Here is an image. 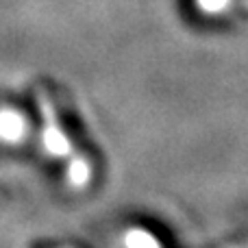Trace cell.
<instances>
[{"label": "cell", "instance_id": "obj_1", "mask_svg": "<svg viewBox=\"0 0 248 248\" xmlns=\"http://www.w3.org/2000/svg\"><path fill=\"white\" fill-rule=\"evenodd\" d=\"M39 111L44 118V128H42V146L50 157L55 159H65L72 155V141L65 135L63 126L57 120V113L52 109L50 100L39 96Z\"/></svg>", "mask_w": 248, "mask_h": 248}, {"label": "cell", "instance_id": "obj_2", "mask_svg": "<svg viewBox=\"0 0 248 248\" xmlns=\"http://www.w3.org/2000/svg\"><path fill=\"white\" fill-rule=\"evenodd\" d=\"M31 131L29 118L13 107H0V144L17 146Z\"/></svg>", "mask_w": 248, "mask_h": 248}, {"label": "cell", "instance_id": "obj_3", "mask_svg": "<svg viewBox=\"0 0 248 248\" xmlns=\"http://www.w3.org/2000/svg\"><path fill=\"white\" fill-rule=\"evenodd\" d=\"M92 176H94V172H92L90 159L81 157V155H74V157L68 161V168H65V181H68L74 189H83L85 185H90Z\"/></svg>", "mask_w": 248, "mask_h": 248}, {"label": "cell", "instance_id": "obj_4", "mask_svg": "<svg viewBox=\"0 0 248 248\" xmlns=\"http://www.w3.org/2000/svg\"><path fill=\"white\" fill-rule=\"evenodd\" d=\"M124 248H161V244L150 231L135 227L124 233Z\"/></svg>", "mask_w": 248, "mask_h": 248}, {"label": "cell", "instance_id": "obj_5", "mask_svg": "<svg viewBox=\"0 0 248 248\" xmlns=\"http://www.w3.org/2000/svg\"><path fill=\"white\" fill-rule=\"evenodd\" d=\"M202 2V7H207V9H220L227 0H201Z\"/></svg>", "mask_w": 248, "mask_h": 248}]
</instances>
